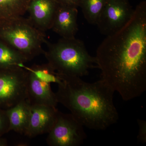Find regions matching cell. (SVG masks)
Returning <instances> with one entry per match:
<instances>
[{
  "label": "cell",
  "instance_id": "obj_20",
  "mask_svg": "<svg viewBox=\"0 0 146 146\" xmlns=\"http://www.w3.org/2000/svg\"><path fill=\"white\" fill-rule=\"evenodd\" d=\"M8 145V142L5 138L0 137V146H7Z\"/></svg>",
  "mask_w": 146,
  "mask_h": 146
},
{
  "label": "cell",
  "instance_id": "obj_7",
  "mask_svg": "<svg viewBox=\"0 0 146 146\" xmlns=\"http://www.w3.org/2000/svg\"><path fill=\"white\" fill-rule=\"evenodd\" d=\"M133 12L134 9L128 0H108L96 25L102 34L110 35L124 26Z\"/></svg>",
  "mask_w": 146,
  "mask_h": 146
},
{
  "label": "cell",
  "instance_id": "obj_1",
  "mask_svg": "<svg viewBox=\"0 0 146 146\" xmlns=\"http://www.w3.org/2000/svg\"><path fill=\"white\" fill-rule=\"evenodd\" d=\"M100 78L125 101L146 91V1L134 9L124 26L106 36L95 56Z\"/></svg>",
  "mask_w": 146,
  "mask_h": 146
},
{
  "label": "cell",
  "instance_id": "obj_10",
  "mask_svg": "<svg viewBox=\"0 0 146 146\" xmlns=\"http://www.w3.org/2000/svg\"><path fill=\"white\" fill-rule=\"evenodd\" d=\"M78 14L77 7L58 3L51 29L61 38H74L78 30Z\"/></svg>",
  "mask_w": 146,
  "mask_h": 146
},
{
  "label": "cell",
  "instance_id": "obj_3",
  "mask_svg": "<svg viewBox=\"0 0 146 146\" xmlns=\"http://www.w3.org/2000/svg\"><path fill=\"white\" fill-rule=\"evenodd\" d=\"M48 49L44 54L48 63L59 75L82 77L97 68L96 58L89 54L83 41L61 38L55 43L47 41Z\"/></svg>",
  "mask_w": 146,
  "mask_h": 146
},
{
  "label": "cell",
  "instance_id": "obj_2",
  "mask_svg": "<svg viewBox=\"0 0 146 146\" xmlns=\"http://www.w3.org/2000/svg\"><path fill=\"white\" fill-rule=\"evenodd\" d=\"M59 76L62 81L55 93L58 102L68 108L84 127L105 130L117 122L115 92L104 82L100 79L90 83L81 78Z\"/></svg>",
  "mask_w": 146,
  "mask_h": 146
},
{
  "label": "cell",
  "instance_id": "obj_19",
  "mask_svg": "<svg viewBox=\"0 0 146 146\" xmlns=\"http://www.w3.org/2000/svg\"><path fill=\"white\" fill-rule=\"evenodd\" d=\"M58 3L61 4L71 6L77 7L79 6L81 0H56Z\"/></svg>",
  "mask_w": 146,
  "mask_h": 146
},
{
  "label": "cell",
  "instance_id": "obj_15",
  "mask_svg": "<svg viewBox=\"0 0 146 146\" xmlns=\"http://www.w3.org/2000/svg\"><path fill=\"white\" fill-rule=\"evenodd\" d=\"M27 61L23 55L0 39V68L18 66Z\"/></svg>",
  "mask_w": 146,
  "mask_h": 146
},
{
  "label": "cell",
  "instance_id": "obj_14",
  "mask_svg": "<svg viewBox=\"0 0 146 146\" xmlns=\"http://www.w3.org/2000/svg\"><path fill=\"white\" fill-rule=\"evenodd\" d=\"M18 66L32 73L37 78L46 83L58 84L62 81L58 73L48 63L42 65H34L31 67H27L24 63L18 64Z\"/></svg>",
  "mask_w": 146,
  "mask_h": 146
},
{
  "label": "cell",
  "instance_id": "obj_11",
  "mask_svg": "<svg viewBox=\"0 0 146 146\" xmlns=\"http://www.w3.org/2000/svg\"><path fill=\"white\" fill-rule=\"evenodd\" d=\"M27 100L31 105H44L56 107L58 104L55 93L51 88L50 84L41 81L29 72Z\"/></svg>",
  "mask_w": 146,
  "mask_h": 146
},
{
  "label": "cell",
  "instance_id": "obj_13",
  "mask_svg": "<svg viewBox=\"0 0 146 146\" xmlns=\"http://www.w3.org/2000/svg\"><path fill=\"white\" fill-rule=\"evenodd\" d=\"M30 0H0V20L23 16Z\"/></svg>",
  "mask_w": 146,
  "mask_h": 146
},
{
  "label": "cell",
  "instance_id": "obj_9",
  "mask_svg": "<svg viewBox=\"0 0 146 146\" xmlns=\"http://www.w3.org/2000/svg\"><path fill=\"white\" fill-rule=\"evenodd\" d=\"M58 4L56 0H30L27 9L29 20L45 33L51 29Z\"/></svg>",
  "mask_w": 146,
  "mask_h": 146
},
{
  "label": "cell",
  "instance_id": "obj_5",
  "mask_svg": "<svg viewBox=\"0 0 146 146\" xmlns=\"http://www.w3.org/2000/svg\"><path fill=\"white\" fill-rule=\"evenodd\" d=\"M28 72L18 66L0 68V108L6 110L27 99Z\"/></svg>",
  "mask_w": 146,
  "mask_h": 146
},
{
  "label": "cell",
  "instance_id": "obj_17",
  "mask_svg": "<svg viewBox=\"0 0 146 146\" xmlns=\"http://www.w3.org/2000/svg\"><path fill=\"white\" fill-rule=\"evenodd\" d=\"M9 131V120L6 110L0 108V137Z\"/></svg>",
  "mask_w": 146,
  "mask_h": 146
},
{
  "label": "cell",
  "instance_id": "obj_4",
  "mask_svg": "<svg viewBox=\"0 0 146 146\" xmlns=\"http://www.w3.org/2000/svg\"><path fill=\"white\" fill-rule=\"evenodd\" d=\"M0 39L23 55L28 61L43 54L44 33L22 16L0 20Z\"/></svg>",
  "mask_w": 146,
  "mask_h": 146
},
{
  "label": "cell",
  "instance_id": "obj_6",
  "mask_svg": "<svg viewBox=\"0 0 146 146\" xmlns=\"http://www.w3.org/2000/svg\"><path fill=\"white\" fill-rule=\"evenodd\" d=\"M84 127L72 114L58 110L47 143L50 146H79L86 138Z\"/></svg>",
  "mask_w": 146,
  "mask_h": 146
},
{
  "label": "cell",
  "instance_id": "obj_8",
  "mask_svg": "<svg viewBox=\"0 0 146 146\" xmlns=\"http://www.w3.org/2000/svg\"><path fill=\"white\" fill-rule=\"evenodd\" d=\"M58 110L44 105H31L28 125L24 135L30 137L48 133L54 123Z\"/></svg>",
  "mask_w": 146,
  "mask_h": 146
},
{
  "label": "cell",
  "instance_id": "obj_12",
  "mask_svg": "<svg viewBox=\"0 0 146 146\" xmlns=\"http://www.w3.org/2000/svg\"><path fill=\"white\" fill-rule=\"evenodd\" d=\"M31 105L27 99L6 110L9 122V131L25 134L28 125Z\"/></svg>",
  "mask_w": 146,
  "mask_h": 146
},
{
  "label": "cell",
  "instance_id": "obj_16",
  "mask_svg": "<svg viewBox=\"0 0 146 146\" xmlns=\"http://www.w3.org/2000/svg\"><path fill=\"white\" fill-rule=\"evenodd\" d=\"M108 0H81L79 6L89 24L96 25L97 20Z\"/></svg>",
  "mask_w": 146,
  "mask_h": 146
},
{
  "label": "cell",
  "instance_id": "obj_18",
  "mask_svg": "<svg viewBox=\"0 0 146 146\" xmlns=\"http://www.w3.org/2000/svg\"><path fill=\"white\" fill-rule=\"evenodd\" d=\"M138 126V134L137 136L138 143L144 144L146 143V121L137 119Z\"/></svg>",
  "mask_w": 146,
  "mask_h": 146
}]
</instances>
